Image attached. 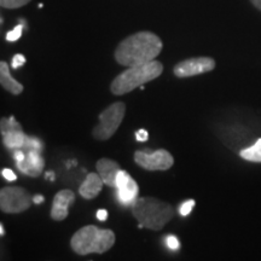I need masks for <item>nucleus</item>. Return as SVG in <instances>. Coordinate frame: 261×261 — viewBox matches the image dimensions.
I'll return each instance as SVG.
<instances>
[{"label":"nucleus","instance_id":"nucleus-1","mask_svg":"<svg viewBox=\"0 0 261 261\" xmlns=\"http://www.w3.org/2000/svg\"><path fill=\"white\" fill-rule=\"evenodd\" d=\"M162 40L151 32H138L120 42L115 60L123 67H133L154 61L162 51Z\"/></svg>","mask_w":261,"mask_h":261},{"label":"nucleus","instance_id":"nucleus-2","mask_svg":"<svg viewBox=\"0 0 261 261\" xmlns=\"http://www.w3.org/2000/svg\"><path fill=\"white\" fill-rule=\"evenodd\" d=\"M133 217L143 227L159 231L175 215L172 204L155 197H138L130 207Z\"/></svg>","mask_w":261,"mask_h":261},{"label":"nucleus","instance_id":"nucleus-3","mask_svg":"<svg viewBox=\"0 0 261 261\" xmlns=\"http://www.w3.org/2000/svg\"><path fill=\"white\" fill-rule=\"evenodd\" d=\"M162 71V63L155 60L144 64L128 67V69L122 71L113 80L110 85V91L115 96H122V94L132 92L137 87L158 79Z\"/></svg>","mask_w":261,"mask_h":261},{"label":"nucleus","instance_id":"nucleus-4","mask_svg":"<svg viewBox=\"0 0 261 261\" xmlns=\"http://www.w3.org/2000/svg\"><path fill=\"white\" fill-rule=\"evenodd\" d=\"M115 243V233L109 228H99L94 225L81 227L73 234L70 247L79 255L87 254H103L108 252Z\"/></svg>","mask_w":261,"mask_h":261},{"label":"nucleus","instance_id":"nucleus-5","mask_svg":"<svg viewBox=\"0 0 261 261\" xmlns=\"http://www.w3.org/2000/svg\"><path fill=\"white\" fill-rule=\"evenodd\" d=\"M126 113V106L122 102L113 103L99 114L97 126H94L92 129L93 138L97 140H108L115 135V132L121 126L123 117H125Z\"/></svg>","mask_w":261,"mask_h":261},{"label":"nucleus","instance_id":"nucleus-6","mask_svg":"<svg viewBox=\"0 0 261 261\" xmlns=\"http://www.w3.org/2000/svg\"><path fill=\"white\" fill-rule=\"evenodd\" d=\"M33 196L23 188L8 187L0 190V208L8 214H17L29 210Z\"/></svg>","mask_w":261,"mask_h":261},{"label":"nucleus","instance_id":"nucleus-7","mask_svg":"<svg viewBox=\"0 0 261 261\" xmlns=\"http://www.w3.org/2000/svg\"><path fill=\"white\" fill-rule=\"evenodd\" d=\"M135 161L146 171H167L174 163V159L165 149H159L154 152L138 150L135 152Z\"/></svg>","mask_w":261,"mask_h":261},{"label":"nucleus","instance_id":"nucleus-8","mask_svg":"<svg viewBox=\"0 0 261 261\" xmlns=\"http://www.w3.org/2000/svg\"><path fill=\"white\" fill-rule=\"evenodd\" d=\"M215 68V61L211 57L188 58L175 64L173 73L177 77H191L212 71Z\"/></svg>","mask_w":261,"mask_h":261},{"label":"nucleus","instance_id":"nucleus-9","mask_svg":"<svg viewBox=\"0 0 261 261\" xmlns=\"http://www.w3.org/2000/svg\"><path fill=\"white\" fill-rule=\"evenodd\" d=\"M116 194L119 202L125 207H132V204L139 197V188L135 179L126 171L121 169L116 178Z\"/></svg>","mask_w":261,"mask_h":261},{"label":"nucleus","instance_id":"nucleus-10","mask_svg":"<svg viewBox=\"0 0 261 261\" xmlns=\"http://www.w3.org/2000/svg\"><path fill=\"white\" fill-rule=\"evenodd\" d=\"M16 167L19 172L28 175V177H39L45 167V161L41 151H38V150L25 151L24 160L16 162Z\"/></svg>","mask_w":261,"mask_h":261},{"label":"nucleus","instance_id":"nucleus-11","mask_svg":"<svg viewBox=\"0 0 261 261\" xmlns=\"http://www.w3.org/2000/svg\"><path fill=\"white\" fill-rule=\"evenodd\" d=\"M75 202V195L71 190L58 191L54 197L51 208V218L56 221L67 219L69 207Z\"/></svg>","mask_w":261,"mask_h":261},{"label":"nucleus","instance_id":"nucleus-12","mask_svg":"<svg viewBox=\"0 0 261 261\" xmlns=\"http://www.w3.org/2000/svg\"><path fill=\"white\" fill-rule=\"evenodd\" d=\"M96 169L100 178L103 179L104 184L109 188L115 189L117 174L121 171L119 163L110 159H100L96 163Z\"/></svg>","mask_w":261,"mask_h":261},{"label":"nucleus","instance_id":"nucleus-13","mask_svg":"<svg viewBox=\"0 0 261 261\" xmlns=\"http://www.w3.org/2000/svg\"><path fill=\"white\" fill-rule=\"evenodd\" d=\"M103 179L97 173H89L83 184L80 185L79 192L85 200H92L97 197L103 189Z\"/></svg>","mask_w":261,"mask_h":261},{"label":"nucleus","instance_id":"nucleus-14","mask_svg":"<svg viewBox=\"0 0 261 261\" xmlns=\"http://www.w3.org/2000/svg\"><path fill=\"white\" fill-rule=\"evenodd\" d=\"M0 84H2L3 89L10 93L15 94V96H17V94L23 91V86L11 76L9 64L4 61L0 62Z\"/></svg>","mask_w":261,"mask_h":261},{"label":"nucleus","instance_id":"nucleus-15","mask_svg":"<svg viewBox=\"0 0 261 261\" xmlns=\"http://www.w3.org/2000/svg\"><path fill=\"white\" fill-rule=\"evenodd\" d=\"M240 156L249 162H261V138L249 148L241 150Z\"/></svg>","mask_w":261,"mask_h":261},{"label":"nucleus","instance_id":"nucleus-16","mask_svg":"<svg viewBox=\"0 0 261 261\" xmlns=\"http://www.w3.org/2000/svg\"><path fill=\"white\" fill-rule=\"evenodd\" d=\"M0 128H2V136L5 133L11 132V130L21 129L22 126L16 121L15 117H2V122H0Z\"/></svg>","mask_w":261,"mask_h":261},{"label":"nucleus","instance_id":"nucleus-17","mask_svg":"<svg viewBox=\"0 0 261 261\" xmlns=\"http://www.w3.org/2000/svg\"><path fill=\"white\" fill-rule=\"evenodd\" d=\"M31 2L32 0H0V5L4 9H18Z\"/></svg>","mask_w":261,"mask_h":261},{"label":"nucleus","instance_id":"nucleus-18","mask_svg":"<svg viewBox=\"0 0 261 261\" xmlns=\"http://www.w3.org/2000/svg\"><path fill=\"white\" fill-rule=\"evenodd\" d=\"M22 32H23V24L16 25L12 31L8 32V34H6V40L10 42L17 41L18 39L22 37Z\"/></svg>","mask_w":261,"mask_h":261},{"label":"nucleus","instance_id":"nucleus-19","mask_svg":"<svg viewBox=\"0 0 261 261\" xmlns=\"http://www.w3.org/2000/svg\"><path fill=\"white\" fill-rule=\"evenodd\" d=\"M195 203L196 202L194 200H188L182 202L180 207H179V213H180L181 217H188V215L192 212V208L195 207Z\"/></svg>","mask_w":261,"mask_h":261},{"label":"nucleus","instance_id":"nucleus-20","mask_svg":"<svg viewBox=\"0 0 261 261\" xmlns=\"http://www.w3.org/2000/svg\"><path fill=\"white\" fill-rule=\"evenodd\" d=\"M166 244H167V247L169 248L171 250H178L179 248H180V242H179V240L175 236H173V234H169V236L166 237Z\"/></svg>","mask_w":261,"mask_h":261},{"label":"nucleus","instance_id":"nucleus-21","mask_svg":"<svg viewBox=\"0 0 261 261\" xmlns=\"http://www.w3.org/2000/svg\"><path fill=\"white\" fill-rule=\"evenodd\" d=\"M25 63V57L23 56V55L21 54H17L15 55L14 58H12V68L14 69H18L19 67H22V65H24Z\"/></svg>","mask_w":261,"mask_h":261},{"label":"nucleus","instance_id":"nucleus-22","mask_svg":"<svg viewBox=\"0 0 261 261\" xmlns=\"http://www.w3.org/2000/svg\"><path fill=\"white\" fill-rule=\"evenodd\" d=\"M2 175L9 181H15L16 179H17V175H16L15 172H12V169H10V168H3Z\"/></svg>","mask_w":261,"mask_h":261},{"label":"nucleus","instance_id":"nucleus-23","mask_svg":"<svg viewBox=\"0 0 261 261\" xmlns=\"http://www.w3.org/2000/svg\"><path fill=\"white\" fill-rule=\"evenodd\" d=\"M149 138V133L146 129H138L136 132V139L138 142H146Z\"/></svg>","mask_w":261,"mask_h":261},{"label":"nucleus","instance_id":"nucleus-24","mask_svg":"<svg viewBox=\"0 0 261 261\" xmlns=\"http://www.w3.org/2000/svg\"><path fill=\"white\" fill-rule=\"evenodd\" d=\"M97 219L99 221H106L108 218V212L106 210H99L97 212Z\"/></svg>","mask_w":261,"mask_h":261},{"label":"nucleus","instance_id":"nucleus-25","mask_svg":"<svg viewBox=\"0 0 261 261\" xmlns=\"http://www.w3.org/2000/svg\"><path fill=\"white\" fill-rule=\"evenodd\" d=\"M44 201H45V197H44V196H41V195H35L34 197H33V202H34L35 204H40Z\"/></svg>","mask_w":261,"mask_h":261},{"label":"nucleus","instance_id":"nucleus-26","mask_svg":"<svg viewBox=\"0 0 261 261\" xmlns=\"http://www.w3.org/2000/svg\"><path fill=\"white\" fill-rule=\"evenodd\" d=\"M45 177H46L48 180L54 181L55 180V177H56V175H55L54 172H46V173H45Z\"/></svg>","mask_w":261,"mask_h":261},{"label":"nucleus","instance_id":"nucleus-27","mask_svg":"<svg viewBox=\"0 0 261 261\" xmlns=\"http://www.w3.org/2000/svg\"><path fill=\"white\" fill-rule=\"evenodd\" d=\"M250 2H252V4L255 6L256 9L261 10V0H250Z\"/></svg>","mask_w":261,"mask_h":261},{"label":"nucleus","instance_id":"nucleus-28","mask_svg":"<svg viewBox=\"0 0 261 261\" xmlns=\"http://www.w3.org/2000/svg\"><path fill=\"white\" fill-rule=\"evenodd\" d=\"M4 233H5V231H4V225L0 224V234H2V236H4Z\"/></svg>","mask_w":261,"mask_h":261}]
</instances>
